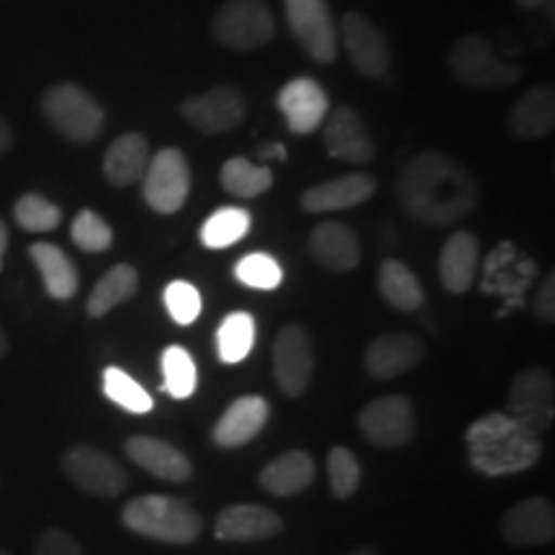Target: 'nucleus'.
I'll list each match as a JSON object with an SVG mask.
<instances>
[{
	"mask_svg": "<svg viewBox=\"0 0 555 555\" xmlns=\"http://www.w3.org/2000/svg\"><path fill=\"white\" fill-rule=\"evenodd\" d=\"M0 555H11L9 551H3V547H0Z\"/></svg>",
	"mask_w": 555,
	"mask_h": 555,
	"instance_id": "obj_49",
	"label": "nucleus"
},
{
	"mask_svg": "<svg viewBox=\"0 0 555 555\" xmlns=\"http://www.w3.org/2000/svg\"><path fill=\"white\" fill-rule=\"evenodd\" d=\"M499 532L506 543L519 547L547 545L555 540V506L543 496H530L504 512Z\"/></svg>",
	"mask_w": 555,
	"mask_h": 555,
	"instance_id": "obj_16",
	"label": "nucleus"
},
{
	"mask_svg": "<svg viewBox=\"0 0 555 555\" xmlns=\"http://www.w3.org/2000/svg\"><path fill=\"white\" fill-rule=\"evenodd\" d=\"M466 446L470 466L491 478L525 474L543 455V440L519 427L504 412L476 420L466 433Z\"/></svg>",
	"mask_w": 555,
	"mask_h": 555,
	"instance_id": "obj_2",
	"label": "nucleus"
},
{
	"mask_svg": "<svg viewBox=\"0 0 555 555\" xmlns=\"http://www.w3.org/2000/svg\"><path fill=\"white\" fill-rule=\"evenodd\" d=\"M62 470L80 491L93 496L114 499L124 494L129 486L127 470L114 455L88 446L69 448L62 457Z\"/></svg>",
	"mask_w": 555,
	"mask_h": 555,
	"instance_id": "obj_10",
	"label": "nucleus"
},
{
	"mask_svg": "<svg viewBox=\"0 0 555 555\" xmlns=\"http://www.w3.org/2000/svg\"><path fill=\"white\" fill-rule=\"evenodd\" d=\"M201 294L198 288L189 281H172L165 288V309H168L170 319L180 327H189L201 317Z\"/></svg>",
	"mask_w": 555,
	"mask_h": 555,
	"instance_id": "obj_40",
	"label": "nucleus"
},
{
	"mask_svg": "<svg viewBox=\"0 0 555 555\" xmlns=\"http://www.w3.org/2000/svg\"><path fill=\"white\" fill-rule=\"evenodd\" d=\"M121 522L134 535L170 545H191L204 532V519L189 502L159 494L131 499L121 509Z\"/></svg>",
	"mask_w": 555,
	"mask_h": 555,
	"instance_id": "obj_3",
	"label": "nucleus"
},
{
	"mask_svg": "<svg viewBox=\"0 0 555 555\" xmlns=\"http://www.w3.org/2000/svg\"><path fill=\"white\" fill-rule=\"evenodd\" d=\"M260 159H286V147L283 144H273V147L260 150Z\"/></svg>",
	"mask_w": 555,
	"mask_h": 555,
	"instance_id": "obj_45",
	"label": "nucleus"
},
{
	"mask_svg": "<svg viewBox=\"0 0 555 555\" xmlns=\"http://www.w3.org/2000/svg\"><path fill=\"white\" fill-rule=\"evenodd\" d=\"M347 555H378V551L371 545H363V547H356V551H350Z\"/></svg>",
	"mask_w": 555,
	"mask_h": 555,
	"instance_id": "obj_47",
	"label": "nucleus"
},
{
	"mask_svg": "<svg viewBox=\"0 0 555 555\" xmlns=\"http://www.w3.org/2000/svg\"><path fill=\"white\" fill-rule=\"evenodd\" d=\"M150 157L152 155L147 137L129 131V134L116 137L114 142H111L106 155H103V176H106L108 183L116 185V189H127V185L142 183Z\"/></svg>",
	"mask_w": 555,
	"mask_h": 555,
	"instance_id": "obj_25",
	"label": "nucleus"
},
{
	"mask_svg": "<svg viewBox=\"0 0 555 555\" xmlns=\"http://www.w3.org/2000/svg\"><path fill=\"white\" fill-rule=\"evenodd\" d=\"M69 237H73V242L82 249V253L99 255L106 253V249L114 245V229L108 227V221L103 219L101 214L82 208L78 217L73 219Z\"/></svg>",
	"mask_w": 555,
	"mask_h": 555,
	"instance_id": "obj_37",
	"label": "nucleus"
},
{
	"mask_svg": "<svg viewBox=\"0 0 555 555\" xmlns=\"http://www.w3.org/2000/svg\"><path fill=\"white\" fill-rule=\"evenodd\" d=\"M360 433L371 446L397 450L412 442L416 433V416L414 406L406 397H380L373 399L371 404L363 406L358 416Z\"/></svg>",
	"mask_w": 555,
	"mask_h": 555,
	"instance_id": "obj_12",
	"label": "nucleus"
},
{
	"mask_svg": "<svg viewBox=\"0 0 555 555\" xmlns=\"http://www.w3.org/2000/svg\"><path fill=\"white\" fill-rule=\"evenodd\" d=\"M255 345V319L247 311L224 317L217 330V352L224 365H237L249 356Z\"/></svg>",
	"mask_w": 555,
	"mask_h": 555,
	"instance_id": "obj_33",
	"label": "nucleus"
},
{
	"mask_svg": "<svg viewBox=\"0 0 555 555\" xmlns=\"http://www.w3.org/2000/svg\"><path fill=\"white\" fill-rule=\"evenodd\" d=\"M324 147H327L330 157L350 165L373 163V157H376V142H373L371 131L360 119L358 111L350 106H339L327 114V119H324Z\"/></svg>",
	"mask_w": 555,
	"mask_h": 555,
	"instance_id": "obj_15",
	"label": "nucleus"
},
{
	"mask_svg": "<svg viewBox=\"0 0 555 555\" xmlns=\"http://www.w3.org/2000/svg\"><path fill=\"white\" fill-rule=\"evenodd\" d=\"M309 253L319 266L332 270V273H350L360 266L363 247H360L358 234L343 221H324L309 237Z\"/></svg>",
	"mask_w": 555,
	"mask_h": 555,
	"instance_id": "obj_23",
	"label": "nucleus"
},
{
	"mask_svg": "<svg viewBox=\"0 0 555 555\" xmlns=\"http://www.w3.org/2000/svg\"><path fill=\"white\" fill-rule=\"evenodd\" d=\"M124 450L139 468L147 470L159 481L168 483H185L193 476V463L183 450H178L170 442L159 440L150 435H134L124 442Z\"/></svg>",
	"mask_w": 555,
	"mask_h": 555,
	"instance_id": "obj_19",
	"label": "nucleus"
},
{
	"mask_svg": "<svg viewBox=\"0 0 555 555\" xmlns=\"http://www.w3.org/2000/svg\"><path fill=\"white\" fill-rule=\"evenodd\" d=\"M327 476H330V489L332 496L345 502L358 491L360 478H363V470H360V463L356 453L350 448H332L327 455Z\"/></svg>",
	"mask_w": 555,
	"mask_h": 555,
	"instance_id": "obj_38",
	"label": "nucleus"
},
{
	"mask_svg": "<svg viewBox=\"0 0 555 555\" xmlns=\"http://www.w3.org/2000/svg\"><path fill=\"white\" fill-rule=\"evenodd\" d=\"M180 114L201 134L217 137L237 129L245 121L247 101L242 90L234 86H217L206 90L204 95L185 99L183 106H180Z\"/></svg>",
	"mask_w": 555,
	"mask_h": 555,
	"instance_id": "obj_13",
	"label": "nucleus"
},
{
	"mask_svg": "<svg viewBox=\"0 0 555 555\" xmlns=\"http://www.w3.org/2000/svg\"><path fill=\"white\" fill-rule=\"evenodd\" d=\"M5 249H9V227H5V221L0 219V270H3Z\"/></svg>",
	"mask_w": 555,
	"mask_h": 555,
	"instance_id": "obj_46",
	"label": "nucleus"
},
{
	"mask_svg": "<svg viewBox=\"0 0 555 555\" xmlns=\"http://www.w3.org/2000/svg\"><path fill=\"white\" fill-rule=\"evenodd\" d=\"M278 108L294 134H311L330 114V99L314 78H294L278 93Z\"/></svg>",
	"mask_w": 555,
	"mask_h": 555,
	"instance_id": "obj_17",
	"label": "nucleus"
},
{
	"mask_svg": "<svg viewBox=\"0 0 555 555\" xmlns=\"http://www.w3.org/2000/svg\"><path fill=\"white\" fill-rule=\"evenodd\" d=\"M5 352H9V337H5L3 327H0V358H3Z\"/></svg>",
	"mask_w": 555,
	"mask_h": 555,
	"instance_id": "obj_48",
	"label": "nucleus"
},
{
	"mask_svg": "<svg viewBox=\"0 0 555 555\" xmlns=\"http://www.w3.org/2000/svg\"><path fill=\"white\" fill-rule=\"evenodd\" d=\"M270 404L262 397H242L227 406L221 420L211 429V440L219 448L234 450L247 446L266 429Z\"/></svg>",
	"mask_w": 555,
	"mask_h": 555,
	"instance_id": "obj_21",
	"label": "nucleus"
},
{
	"mask_svg": "<svg viewBox=\"0 0 555 555\" xmlns=\"http://www.w3.org/2000/svg\"><path fill=\"white\" fill-rule=\"evenodd\" d=\"M337 37H343V44L347 54H350V62L356 65L360 75L378 80L388 73V65H391L388 41L384 37V31H380L371 18L363 16V13H345L343 21H339Z\"/></svg>",
	"mask_w": 555,
	"mask_h": 555,
	"instance_id": "obj_14",
	"label": "nucleus"
},
{
	"mask_svg": "<svg viewBox=\"0 0 555 555\" xmlns=\"http://www.w3.org/2000/svg\"><path fill=\"white\" fill-rule=\"evenodd\" d=\"M506 416L515 420L527 433L543 437L555 420V384L545 367H525L509 388Z\"/></svg>",
	"mask_w": 555,
	"mask_h": 555,
	"instance_id": "obj_7",
	"label": "nucleus"
},
{
	"mask_svg": "<svg viewBox=\"0 0 555 555\" xmlns=\"http://www.w3.org/2000/svg\"><path fill=\"white\" fill-rule=\"evenodd\" d=\"M13 217H16V224L24 229V232L44 234L54 232L62 221V211L57 204H52L50 198L39 196V193H26L16 201L13 206Z\"/></svg>",
	"mask_w": 555,
	"mask_h": 555,
	"instance_id": "obj_36",
	"label": "nucleus"
},
{
	"mask_svg": "<svg viewBox=\"0 0 555 555\" xmlns=\"http://www.w3.org/2000/svg\"><path fill=\"white\" fill-rule=\"evenodd\" d=\"M211 31L229 50H260L273 39L275 18L266 0H227L214 16Z\"/></svg>",
	"mask_w": 555,
	"mask_h": 555,
	"instance_id": "obj_6",
	"label": "nucleus"
},
{
	"mask_svg": "<svg viewBox=\"0 0 555 555\" xmlns=\"http://www.w3.org/2000/svg\"><path fill=\"white\" fill-rule=\"evenodd\" d=\"M41 114L69 142H93L103 134L106 114L99 101L75 82H60L41 95Z\"/></svg>",
	"mask_w": 555,
	"mask_h": 555,
	"instance_id": "obj_4",
	"label": "nucleus"
},
{
	"mask_svg": "<svg viewBox=\"0 0 555 555\" xmlns=\"http://www.w3.org/2000/svg\"><path fill=\"white\" fill-rule=\"evenodd\" d=\"M273 185V172L266 165L249 163L247 157H232L221 165V189L234 198H258Z\"/></svg>",
	"mask_w": 555,
	"mask_h": 555,
	"instance_id": "obj_31",
	"label": "nucleus"
},
{
	"mask_svg": "<svg viewBox=\"0 0 555 555\" xmlns=\"http://www.w3.org/2000/svg\"><path fill=\"white\" fill-rule=\"evenodd\" d=\"M515 5L519 11H547V13H553L555 0H515Z\"/></svg>",
	"mask_w": 555,
	"mask_h": 555,
	"instance_id": "obj_43",
	"label": "nucleus"
},
{
	"mask_svg": "<svg viewBox=\"0 0 555 555\" xmlns=\"http://www.w3.org/2000/svg\"><path fill=\"white\" fill-rule=\"evenodd\" d=\"M34 555H82V547L67 530L50 527V530H44L39 535Z\"/></svg>",
	"mask_w": 555,
	"mask_h": 555,
	"instance_id": "obj_41",
	"label": "nucleus"
},
{
	"mask_svg": "<svg viewBox=\"0 0 555 555\" xmlns=\"http://www.w3.org/2000/svg\"><path fill=\"white\" fill-rule=\"evenodd\" d=\"M314 339L301 324H286L278 332L273 345V376L275 384L288 399L307 393L314 378Z\"/></svg>",
	"mask_w": 555,
	"mask_h": 555,
	"instance_id": "obj_9",
	"label": "nucleus"
},
{
	"mask_svg": "<svg viewBox=\"0 0 555 555\" xmlns=\"http://www.w3.org/2000/svg\"><path fill=\"white\" fill-rule=\"evenodd\" d=\"M249 232V214L240 206H224L201 227V242L208 249H227Z\"/></svg>",
	"mask_w": 555,
	"mask_h": 555,
	"instance_id": "obj_34",
	"label": "nucleus"
},
{
	"mask_svg": "<svg viewBox=\"0 0 555 555\" xmlns=\"http://www.w3.org/2000/svg\"><path fill=\"white\" fill-rule=\"evenodd\" d=\"M139 288V273L129 262H119L108 270L106 275L95 283L93 294L88 298V314L93 319L106 317L108 311L121 307L124 301H129Z\"/></svg>",
	"mask_w": 555,
	"mask_h": 555,
	"instance_id": "obj_30",
	"label": "nucleus"
},
{
	"mask_svg": "<svg viewBox=\"0 0 555 555\" xmlns=\"http://www.w3.org/2000/svg\"><path fill=\"white\" fill-rule=\"evenodd\" d=\"M509 131L519 139H543L555 129V93L551 86H535L509 111Z\"/></svg>",
	"mask_w": 555,
	"mask_h": 555,
	"instance_id": "obj_27",
	"label": "nucleus"
},
{
	"mask_svg": "<svg viewBox=\"0 0 555 555\" xmlns=\"http://www.w3.org/2000/svg\"><path fill=\"white\" fill-rule=\"evenodd\" d=\"M448 65L455 80L470 88H509L522 78V67L496 57L491 41L478 34L455 41L448 54Z\"/></svg>",
	"mask_w": 555,
	"mask_h": 555,
	"instance_id": "obj_5",
	"label": "nucleus"
},
{
	"mask_svg": "<svg viewBox=\"0 0 555 555\" xmlns=\"http://www.w3.org/2000/svg\"><path fill=\"white\" fill-rule=\"evenodd\" d=\"M397 198L406 217L425 227H450L476 211L478 180L442 152H422L397 178Z\"/></svg>",
	"mask_w": 555,
	"mask_h": 555,
	"instance_id": "obj_1",
	"label": "nucleus"
},
{
	"mask_svg": "<svg viewBox=\"0 0 555 555\" xmlns=\"http://www.w3.org/2000/svg\"><path fill=\"white\" fill-rule=\"evenodd\" d=\"M481 260V245L470 232H453L440 253V283L450 294L470 291Z\"/></svg>",
	"mask_w": 555,
	"mask_h": 555,
	"instance_id": "obj_24",
	"label": "nucleus"
},
{
	"mask_svg": "<svg viewBox=\"0 0 555 555\" xmlns=\"http://www.w3.org/2000/svg\"><path fill=\"white\" fill-rule=\"evenodd\" d=\"M314 457L307 450H288V453L273 457L260 470L258 483L273 496H294L301 494L304 489H309L314 483Z\"/></svg>",
	"mask_w": 555,
	"mask_h": 555,
	"instance_id": "obj_26",
	"label": "nucleus"
},
{
	"mask_svg": "<svg viewBox=\"0 0 555 555\" xmlns=\"http://www.w3.org/2000/svg\"><path fill=\"white\" fill-rule=\"evenodd\" d=\"M103 393H106L108 401H114L116 406H121L129 414H147L155 406L150 391H144L142 384H137L127 371L116 365H108L103 371Z\"/></svg>",
	"mask_w": 555,
	"mask_h": 555,
	"instance_id": "obj_35",
	"label": "nucleus"
},
{
	"mask_svg": "<svg viewBox=\"0 0 555 555\" xmlns=\"http://www.w3.org/2000/svg\"><path fill=\"white\" fill-rule=\"evenodd\" d=\"M11 144H13V131L9 127V121L0 116V155H3V152H9Z\"/></svg>",
	"mask_w": 555,
	"mask_h": 555,
	"instance_id": "obj_44",
	"label": "nucleus"
},
{
	"mask_svg": "<svg viewBox=\"0 0 555 555\" xmlns=\"http://www.w3.org/2000/svg\"><path fill=\"white\" fill-rule=\"evenodd\" d=\"M281 530V515L262 504H232L224 506L217 517V538L224 543H260Z\"/></svg>",
	"mask_w": 555,
	"mask_h": 555,
	"instance_id": "obj_22",
	"label": "nucleus"
},
{
	"mask_svg": "<svg viewBox=\"0 0 555 555\" xmlns=\"http://www.w3.org/2000/svg\"><path fill=\"white\" fill-rule=\"evenodd\" d=\"M286 21L311 60L330 65L337 57V24L327 0H286Z\"/></svg>",
	"mask_w": 555,
	"mask_h": 555,
	"instance_id": "obj_11",
	"label": "nucleus"
},
{
	"mask_svg": "<svg viewBox=\"0 0 555 555\" xmlns=\"http://www.w3.org/2000/svg\"><path fill=\"white\" fill-rule=\"evenodd\" d=\"M422 358H425V347L420 339L406 332H391V335H380L367 345L365 371L376 380H391L414 371Z\"/></svg>",
	"mask_w": 555,
	"mask_h": 555,
	"instance_id": "obj_18",
	"label": "nucleus"
},
{
	"mask_svg": "<svg viewBox=\"0 0 555 555\" xmlns=\"http://www.w3.org/2000/svg\"><path fill=\"white\" fill-rule=\"evenodd\" d=\"M34 266H37L41 281H44V291L57 301H69L78 294L80 275L75 262L67 258V253L52 242H34L29 249Z\"/></svg>",
	"mask_w": 555,
	"mask_h": 555,
	"instance_id": "obj_28",
	"label": "nucleus"
},
{
	"mask_svg": "<svg viewBox=\"0 0 555 555\" xmlns=\"http://www.w3.org/2000/svg\"><path fill=\"white\" fill-rule=\"evenodd\" d=\"M532 314L538 322L553 324L555 322V275L547 273L545 281L540 283L535 304H532Z\"/></svg>",
	"mask_w": 555,
	"mask_h": 555,
	"instance_id": "obj_42",
	"label": "nucleus"
},
{
	"mask_svg": "<svg viewBox=\"0 0 555 555\" xmlns=\"http://www.w3.org/2000/svg\"><path fill=\"white\" fill-rule=\"evenodd\" d=\"M142 191L152 211H180L191 193V168L183 152L176 147H165L155 157H150V165L142 178Z\"/></svg>",
	"mask_w": 555,
	"mask_h": 555,
	"instance_id": "obj_8",
	"label": "nucleus"
},
{
	"mask_svg": "<svg viewBox=\"0 0 555 555\" xmlns=\"http://www.w3.org/2000/svg\"><path fill=\"white\" fill-rule=\"evenodd\" d=\"M378 183L373 176L365 172H350V176H339L324 183L311 185L301 193V208L307 214H332V211H345L363 204L376 193Z\"/></svg>",
	"mask_w": 555,
	"mask_h": 555,
	"instance_id": "obj_20",
	"label": "nucleus"
},
{
	"mask_svg": "<svg viewBox=\"0 0 555 555\" xmlns=\"http://www.w3.org/2000/svg\"><path fill=\"white\" fill-rule=\"evenodd\" d=\"M234 278L247 288L258 291H273L281 286L283 281V268L278 266L275 258H270L266 253H253L245 255L237 266H234Z\"/></svg>",
	"mask_w": 555,
	"mask_h": 555,
	"instance_id": "obj_39",
	"label": "nucleus"
},
{
	"mask_svg": "<svg viewBox=\"0 0 555 555\" xmlns=\"http://www.w3.org/2000/svg\"><path fill=\"white\" fill-rule=\"evenodd\" d=\"M378 294L384 296L388 307L399 311H416L425 307L427 296L409 266L401 260H384L378 268Z\"/></svg>",
	"mask_w": 555,
	"mask_h": 555,
	"instance_id": "obj_29",
	"label": "nucleus"
},
{
	"mask_svg": "<svg viewBox=\"0 0 555 555\" xmlns=\"http://www.w3.org/2000/svg\"><path fill=\"white\" fill-rule=\"evenodd\" d=\"M163 391L172 399H189L198 388L196 360L183 345H168L163 350Z\"/></svg>",
	"mask_w": 555,
	"mask_h": 555,
	"instance_id": "obj_32",
	"label": "nucleus"
}]
</instances>
